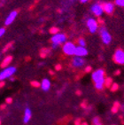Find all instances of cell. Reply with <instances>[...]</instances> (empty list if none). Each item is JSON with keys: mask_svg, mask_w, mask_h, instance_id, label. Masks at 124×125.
I'll list each match as a JSON object with an SVG mask.
<instances>
[{"mask_svg": "<svg viewBox=\"0 0 124 125\" xmlns=\"http://www.w3.org/2000/svg\"><path fill=\"white\" fill-rule=\"evenodd\" d=\"M16 72V67H7L5 69L0 72V81H4L6 78H9Z\"/></svg>", "mask_w": 124, "mask_h": 125, "instance_id": "1", "label": "cell"}, {"mask_svg": "<svg viewBox=\"0 0 124 125\" xmlns=\"http://www.w3.org/2000/svg\"><path fill=\"white\" fill-rule=\"evenodd\" d=\"M75 49H76V46L74 45V43H71V42H66L65 44L63 45V52L67 55H74L75 53Z\"/></svg>", "mask_w": 124, "mask_h": 125, "instance_id": "2", "label": "cell"}, {"mask_svg": "<svg viewBox=\"0 0 124 125\" xmlns=\"http://www.w3.org/2000/svg\"><path fill=\"white\" fill-rule=\"evenodd\" d=\"M113 60L116 64L119 65H123L124 64V51H122V49H118L116 50V52L114 54Z\"/></svg>", "mask_w": 124, "mask_h": 125, "instance_id": "3", "label": "cell"}, {"mask_svg": "<svg viewBox=\"0 0 124 125\" xmlns=\"http://www.w3.org/2000/svg\"><path fill=\"white\" fill-rule=\"evenodd\" d=\"M52 43H57V44H61V43H66V41H67V36L65 35V34H60V33H58L56 34V35H54V36L52 37Z\"/></svg>", "mask_w": 124, "mask_h": 125, "instance_id": "4", "label": "cell"}, {"mask_svg": "<svg viewBox=\"0 0 124 125\" xmlns=\"http://www.w3.org/2000/svg\"><path fill=\"white\" fill-rule=\"evenodd\" d=\"M105 73L103 69H98L95 72L92 73V80L94 81V83L99 82V81H102V80H105Z\"/></svg>", "mask_w": 124, "mask_h": 125, "instance_id": "5", "label": "cell"}, {"mask_svg": "<svg viewBox=\"0 0 124 125\" xmlns=\"http://www.w3.org/2000/svg\"><path fill=\"white\" fill-rule=\"evenodd\" d=\"M87 27L89 28V30L91 33H95L98 28V21L93 18H89L88 21H87Z\"/></svg>", "mask_w": 124, "mask_h": 125, "instance_id": "6", "label": "cell"}, {"mask_svg": "<svg viewBox=\"0 0 124 125\" xmlns=\"http://www.w3.org/2000/svg\"><path fill=\"white\" fill-rule=\"evenodd\" d=\"M100 36H101V38H102V41L104 42V43L105 44H108L110 43L111 40H112V37H111V35L109 34V32L106 30L105 29L102 28L100 29Z\"/></svg>", "mask_w": 124, "mask_h": 125, "instance_id": "7", "label": "cell"}, {"mask_svg": "<svg viewBox=\"0 0 124 125\" xmlns=\"http://www.w3.org/2000/svg\"><path fill=\"white\" fill-rule=\"evenodd\" d=\"M91 11H92V12L96 16L100 17L101 14L103 13V12H104V10H103V7H102V4H98V3L94 4V5L91 6Z\"/></svg>", "mask_w": 124, "mask_h": 125, "instance_id": "8", "label": "cell"}, {"mask_svg": "<svg viewBox=\"0 0 124 125\" xmlns=\"http://www.w3.org/2000/svg\"><path fill=\"white\" fill-rule=\"evenodd\" d=\"M17 15H18V12L17 11H12V12H10V14L6 17V19H5V24L6 26H9L12 23V22L14 21V20L16 19Z\"/></svg>", "mask_w": 124, "mask_h": 125, "instance_id": "9", "label": "cell"}, {"mask_svg": "<svg viewBox=\"0 0 124 125\" xmlns=\"http://www.w3.org/2000/svg\"><path fill=\"white\" fill-rule=\"evenodd\" d=\"M102 7L103 10H104V12H105L108 14L113 13V12L114 11V5L112 3H103Z\"/></svg>", "mask_w": 124, "mask_h": 125, "instance_id": "10", "label": "cell"}, {"mask_svg": "<svg viewBox=\"0 0 124 125\" xmlns=\"http://www.w3.org/2000/svg\"><path fill=\"white\" fill-rule=\"evenodd\" d=\"M84 63H85V61H84L83 59L81 58V57H78V56L74 57V58L73 59V60H72V65L74 67H82V66L84 65Z\"/></svg>", "mask_w": 124, "mask_h": 125, "instance_id": "11", "label": "cell"}, {"mask_svg": "<svg viewBox=\"0 0 124 125\" xmlns=\"http://www.w3.org/2000/svg\"><path fill=\"white\" fill-rule=\"evenodd\" d=\"M88 54V51L87 49H85V47H83V46H77L76 49H75V53L74 55L78 56V57H83Z\"/></svg>", "mask_w": 124, "mask_h": 125, "instance_id": "12", "label": "cell"}, {"mask_svg": "<svg viewBox=\"0 0 124 125\" xmlns=\"http://www.w3.org/2000/svg\"><path fill=\"white\" fill-rule=\"evenodd\" d=\"M12 61V56H11V55L6 56V57L3 60V61H2V63H1L0 67H2V68H5V67H7V66L9 65Z\"/></svg>", "mask_w": 124, "mask_h": 125, "instance_id": "13", "label": "cell"}, {"mask_svg": "<svg viewBox=\"0 0 124 125\" xmlns=\"http://www.w3.org/2000/svg\"><path fill=\"white\" fill-rule=\"evenodd\" d=\"M31 116H32V112L29 108L25 109V113H24V118H23V122L24 123H28L30 121Z\"/></svg>", "mask_w": 124, "mask_h": 125, "instance_id": "14", "label": "cell"}, {"mask_svg": "<svg viewBox=\"0 0 124 125\" xmlns=\"http://www.w3.org/2000/svg\"><path fill=\"white\" fill-rule=\"evenodd\" d=\"M41 87H42L43 91L47 92L51 87V82L48 79H46V78L45 79H43V81H42V83H41Z\"/></svg>", "mask_w": 124, "mask_h": 125, "instance_id": "15", "label": "cell"}, {"mask_svg": "<svg viewBox=\"0 0 124 125\" xmlns=\"http://www.w3.org/2000/svg\"><path fill=\"white\" fill-rule=\"evenodd\" d=\"M104 86H105V80H102V81H99V82L95 83L96 89L98 90V91H101V90H103Z\"/></svg>", "mask_w": 124, "mask_h": 125, "instance_id": "16", "label": "cell"}, {"mask_svg": "<svg viewBox=\"0 0 124 125\" xmlns=\"http://www.w3.org/2000/svg\"><path fill=\"white\" fill-rule=\"evenodd\" d=\"M120 106H121V105H120L119 102H118V101H115L114 103V106H113L112 109H111L112 113L113 114H116L117 112H118V110H119Z\"/></svg>", "mask_w": 124, "mask_h": 125, "instance_id": "17", "label": "cell"}, {"mask_svg": "<svg viewBox=\"0 0 124 125\" xmlns=\"http://www.w3.org/2000/svg\"><path fill=\"white\" fill-rule=\"evenodd\" d=\"M113 83H113V79L111 77H107V78L105 79V86L106 87V88H110V87L112 86Z\"/></svg>", "mask_w": 124, "mask_h": 125, "instance_id": "18", "label": "cell"}, {"mask_svg": "<svg viewBox=\"0 0 124 125\" xmlns=\"http://www.w3.org/2000/svg\"><path fill=\"white\" fill-rule=\"evenodd\" d=\"M92 123H93V125H103L102 123H101V121H100V118L98 117V116L93 118Z\"/></svg>", "mask_w": 124, "mask_h": 125, "instance_id": "19", "label": "cell"}, {"mask_svg": "<svg viewBox=\"0 0 124 125\" xmlns=\"http://www.w3.org/2000/svg\"><path fill=\"white\" fill-rule=\"evenodd\" d=\"M110 89H111V92H117L118 89H119V84L116 83H114L112 84V86L110 87Z\"/></svg>", "mask_w": 124, "mask_h": 125, "instance_id": "20", "label": "cell"}, {"mask_svg": "<svg viewBox=\"0 0 124 125\" xmlns=\"http://www.w3.org/2000/svg\"><path fill=\"white\" fill-rule=\"evenodd\" d=\"M59 31H60V29H58V28H56V27H52V28H51L50 30H49V32H50L52 35H56V34L59 33Z\"/></svg>", "mask_w": 124, "mask_h": 125, "instance_id": "21", "label": "cell"}, {"mask_svg": "<svg viewBox=\"0 0 124 125\" xmlns=\"http://www.w3.org/2000/svg\"><path fill=\"white\" fill-rule=\"evenodd\" d=\"M78 44L80 46H83V47H85L86 45V42L83 38H79L78 39Z\"/></svg>", "mask_w": 124, "mask_h": 125, "instance_id": "22", "label": "cell"}, {"mask_svg": "<svg viewBox=\"0 0 124 125\" xmlns=\"http://www.w3.org/2000/svg\"><path fill=\"white\" fill-rule=\"evenodd\" d=\"M30 83H31V85H32V86L36 87V88H38V87L41 86V83L39 82H37V81H32Z\"/></svg>", "mask_w": 124, "mask_h": 125, "instance_id": "23", "label": "cell"}, {"mask_svg": "<svg viewBox=\"0 0 124 125\" xmlns=\"http://www.w3.org/2000/svg\"><path fill=\"white\" fill-rule=\"evenodd\" d=\"M115 4H116L118 6L124 7V0H115Z\"/></svg>", "mask_w": 124, "mask_h": 125, "instance_id": "24", "label": "cell"}, {"mask_svg": "<svg viewBox=\"0 0 124 125\" xmlns=\"http://www.w3.org/2000/svg\"><path fill=\"white\" fill-rule=\"evenodd\" d=\"M12 44H13V43H9L7 44V45H6V46L5 47V49H4V51H3V52H5L6 51H8L10 48H11V47H12Z\"/></svg>", "mask_w": 124, "mask_h": 125, "instance_id": "25", "label": "cell"}, {"mask_svg": "<svg viewBox=\"0 0 124 125\" xmlns=\"http://www.w3.org/2000/svg\"><path fill=\"white\" fill-rule=\"evenodd\" d=\"M41 52H43V53H46L48 55V53H50V50H48L47 48H43L41 50Z\"/></svg>", "mask_w": 124, "mask_h": 125, "instance_id": "26", "label": "cell"}, {"mask_svg": "<svg viewBox=\"0 0 124 125\" xmlns=\"http://www.w3.org/2000/svg\"><path fill=\"white\" fill-rule=\"evenodd\" d=\"M5 33V29H4V28H0V37L1 36H3V35Z\"/></svg>", "mask_w": 124, "mask_h": 125, "instance_id": "27", "label": "cell"}, {"mask_svg": "<svg viewBox=\"0 0 124 125\" xmlns=\"http://www.w3.org/2000/svg\"><path fill=\"white\" fill-rule=\"evenodd\" d=\"M92 70V67H91V66H88V67H85V72L86 73H90Z\"/></svg>", "mask_w": 124, "mask_h": 125, "instance_id": "28", "label": "cell"}, {"mask_svg": "<svg viewBox=\"0 0 124 125\" xmlns=\"http://www.w3.org/2000/svg\"><path fill=\"white\" fill-rule=\"evenodd\" d=\"M5 102H6V104H12V98H7V99H5Z\"/></svg>", "mask_w": 124, "mask_h": 125, "instance_id": "29", "label": "cell"}, {"mask_svg": "<svg viewBox=\"0 0 124 125\" xmlns=\"http://www.w3.org/2000/svg\"><path fill=\"white\" fill-rule=\"evenodd\" d=\"M62 68V66L60 65V64H58V65L55 66V69L57 70V71H60V70H61Z\"/></svg>", "mask_w": 124, "mask_h": 125, "instance_id": "30", "label": "cell"}, {"mask_svg": "<svg viewBox=\"0 0 124 125\" xmlns=\"http://www.w3.org/2000/svg\"><path fill=\"white\" fill-rule=\"evenodd\" d=\"M74 124L75 125H81L82 123H81V119H76L75 122H74Z\"/></svg>", "mask_w": 124, "mask_h": 125, "instance_id": "31", "label": "cell"}, {"mask_svg": "<svg viewBox=\"0 0 124 125\" xmlns=\"http://www.w3.org/2000/svg\"><path fill=\"white\" fill-rule=\"evenodd\" d=\"M81 106L83 107V108H86V107H87V102H86V101H83V102L81 104Z\"/></svg>", "mask_w": 124, "mask_h": 125, "instance_id": "32", "label": "cell"}, {"mask_svg": "<svg viewBox=\"0 0 124 125\" xmlns=\"http://www.w3.org/2000/svg\"><path fill=\"white\" fill-rule=\"evenodd\" d=\"M5 83L4 82V81H0V88H2V87L5 86Z\"/></svg>", "mask_w": 124, "mask_h": 125, "instance_id": "33", "label": "cell"}, {"mask_svg": "<svg viewBox=\"0 0 124 125\" xmlns=\"http://www.w3.org/2000/svg\"><path fill=\"white\" fill-rule=\"evenodd\" d=\"M114 75H121V70H116V71H115L114 72Z\"/></svg>", "mask_w": 124, "mask_h": 125, "instance_id": "34", "label": "cell"}, {"mask_svg": "<svg viewBox=\"0 0 124 125\" xmlns=\"http://www.w3.org/2000/svg\"><path fill=\"white\" fill-rule=\"evenodd\" d=\"M5 107H6V106H5V104H3V105H1V106H0V109H1V110H3V109H5Z\"/></svg>", "mask_w": 124, "mask_h": 125, "instance_id": "35", "label": "cell"}, {"mask_svg": "<svg viewBox=\"0 0 124 125\" xmlns=\"http://www.w3.org/2000/svg\"><path fill=\"white\" fill-rule=\"evenodd\" d=\"M59 46V44H57V43H52V48L53 49H56Z\"/></svg>", "mask_w": 124, "mask_h": 125, "instance_id": "36", "label": "cell"}, {"mask_svg": "<svg viewBox=\"0 0 124 125\" xmlns=\"http://www.w3.org/2000/svg\"><path fill=\"white\" fill-rule=\"evenodd\" d=\"M98 23H101V24H103V23H104V21H103L102 19H100V18H98Z\"/></svg>", "mask_w": 124, "mask_h": 125, "instance_id": "37", "label": "cell"}, {"mask_svg": "<svg viewBox=\"0 0 124 125\" xmlns=\"http://www.w3.org/2000/svg\"><path fill=\"white\" fill-rule=\"evenodd\" d=\"M76 95H78V96H80V95H82V92L80 91V90H78V91H76Z\"/></svg>", "mask_w": 124, "mask_h": 125, "instance_id": "38", "label": "cell"}, {"mask_svg": "<svg viewBox=\"0 0 124 125\" xmlns=\"http://www.w3.org/2000/svg\"><path fill=\"white\" fill-rule=\"evenodd\" d=\"M81 1V3H83V4H85V3H87L89 1V0H80Z\"/></svg>", "mask_w": 124, "mask_h": 125, "instance_id": "39", "label": "cell"}, {"mask_svg": "<svg viewBox=\"0 0 124 125\" xmlns=\"http://www.w3.org/2000/svg\"><path fill=\"white\" fill-rule=\"evenodd\" d=\"M81 125H88V123H86V122H84V123H82Z\"/></svg>", "mask_w": 124, "mask_h": 125, "instance_id": "40", "label": "cell"}, {"mask_svg": "<svg viewBox=\"0 0 124 125\" xmlns=\"http://www.w3.org/2000/svg\"><path fill=\"white\" fill-rule=\"evenodd\" d=\"M50 75H54V72H53V71H50Z\"/></svg>", "mask_w": 124, "mask_h": 125, "instance_id": "41", "label": "cell"}, {"mask_svg": "<svg viewBox=\"0 0 124 125\" xmlns=\"http://www.w3.org/2000/svg\"><path fill=\"white\" fill-rule=\"evenodd\" d=\"M0 124H1V120H0Z\"/></svg>", "mask_w": 124, "mask_h": 125, "instance_id": "42", "label": "cell"}]
</instances>
